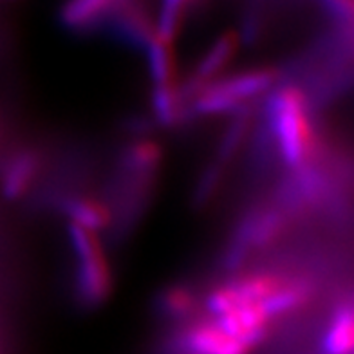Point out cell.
I'll list each match as a JSON object with an SVG mask.
<instances>
[{
    "instance_id": "1",
    "label": "cell",
    "mask_w": 354,
    "mask_h": 354,
    "mask_svg": "<svg viewBox=\"0 0 354 354\" xmlns=\"http://www.w3.org/2000/svg\"><path fill=\"white\" fill-rule=\"evenodd\" d=\"M165 150L158 141L136 140L118 159L112 199V226L120 237L129 235L149 212L163 168Z\"/></svg>"
},
{
    "instance_id": "2",
    "label": "cell",
    "mask_w": 354,
    "mask_h": 354,
    "mask_svg": "<svg viewBox=\"0 0 354 354\" xmlns=\"http://www.w3.org/2000/svg\"><path fill=\"white\" fill-rule=\"evenodd\" d=\"M266 118L268 136L288 170L320 163V138L311 114V100L302 87L284 84L273 88L266 105Z\"/></svg>"
},
{
    "instance_id": "3",
    "label": "cell",
    "mask_w": 354,
    "mask_h": 354,
    "mask_svg": "<svg viewBox=\"0 0 354 354\" xmlns=\"http://www.w3.org/2000/svg\"><path fill=\"white\" fill-rule=\"evenodd\" d=\"M280 80L282 71L268 66L221 76L188 102V118L221 116L246 111L253 107V102L279 87Z\"/></svg>"
},
{
    "instance_id": "4",
    "label": "cell",
    "mask_w": 354,
    "mask_h": 354,
    "mask_svg": "<svg viewBox=\"0 0 354 354\" xmlns=\"http://www.w3.org/2000/svg\"><path fill=\"white\" fill-rule=\"evenodd\" d=\"M67 235L75 261V300L87 311L102 308L114 291V273L100 233L67 223Z\"/></svg>"
},
{
    "instance_id": "5",
    "label": "cell",
    "mask_w": 354,
    "mask_h": 354,
    "mask_svg": "<svg viewBox=\"0 0 354 354\" xmlns=\"http://www.w3.org/2000/svg\"><path fill=\"white\" fill-rule=\"evenodd\" d=\"M293 219V214L280 205L279 201L253 206L252 210L239 221L237 228L233 230L224 252V266L228 270H237L243 266L248 257L270 246L286 232Z\"/></svg>"
},
{
    "instance_id": "6",
    "label": "cell",
    "mask_w": 354,
    "mask_h": 354,
    "mask_svg": "<svg viewBox=\"0 0 354 354\" xmlns=\"http://www.w3.org/2000/svg\"><path fill=\"white\" fill-rule=\"evenodd\" d=\"M253 120H255L253 107L233 114L232 123L217 145L214 161L203 170L199 181H197L196 194H194V203L197 206H205L208 201L214 199V196L223 185L224 174L228 172L233 159L237 158L244 143L250 140V134L253 132Z\"/></svg>"
},
{
    "instance_id": "7",
    "label": "cell",
    "mask_w": 354,
    "mask_h": 354,
    "mask_svg": "<svg viewBox=\"0 0 354 354\" xmlns=\"http://www.w3.org/2000/svg\"><path fill=\"white\" fill-rule=\"evenodd\" d=\"M181 354H250L252 347L233 338L208 315L181 324L172 340Z\"/></svg>"
},
{
    "instance_id": "8",
    "label": "cell",
    "mask_w": 354,
    "mask_h": 354,
    "mask_svg": "<svg viewBox=\"0 0 354 354\" xmlns=\"http://www.w3.org/2000/svg\"><path fill=\"white\" fill-rule=\"evenodd\" d=\"M241 35L237 31H224L219 37L215 38L212 46L206 49V53L199 58L197 66L194 67L187 80H183L181 88L185 102H190L197 93H201L206 85L214 84L215 80H219L221 76L226 75V71L230 69L235 58H237L239 51H241Z\"/></svg>"
},
{
    "instance_id": "9",
    "label": "cell",
    "mask_w": 354,
    "mask_h": 354,
    "mask_svg": "<svg viewBox=\"0 0 354 354\" xmlns=\"http://www.w3.org/2000/svg\"><path fill=\"white\" fill-rule=\"evenodd\" d=\"M102 26H109L123 42L143 51L156 35V19L141 0H118L102 20Z\"/></svg>"
},
{
    "instance_id": "10",
    "label": "cell",
    "mask_w": 354,
    "mask_h": 354,
    "mask_svg": "<svg viewBox=\"0 0 354 354\" xmlns=\"http://www.w3.org/2000/svg\"><path fill=\"white\" fill-rule=\"evenodd\" d=\"M42 170V158L35 149H20L6 159L0 174V188L6 199L17 201L31 190Z\"/></svg>"
},
{
    "instance_id": "11",
    "label": "cell",
    "mask_w": 354,
    "mask_h": 354,
    "mask_svg": "<svg viewBox=\"0 0 354 354\" xmlns=\"http://www.w3.org/2000/svg\"><path fill=\"white\" fill-rule=\"evenodd\" d=\"M56 208L67 221L91 232H103L112 226V212L109 203L88 194H66L56 199Z\"/></svg>"
},
{
    "instance_id": "12",
    "label": "cell",
    "mask_w": 354,
    "mask_h": 354,
    "mask_svg": "<svg viewBox=\"0 0 354 354\" xmlns=\"http://www.w3.org/2000/svg\"><path fill=\"white\" fill-rule=\"evenodd\" d=\"M315 293H317V284L311 277L304 273H299V275L288 273L284 284L264 302V309L273 320L288 317L295 311H302L304 308H308L315 299Z\"/></svg>"
},
{
    "instance_id": "13",
    "label": "cell",
    "mask_w": 354,
    "mask_h": 354,
    "mask_svg": "<svg viewBox=\"0 0 354 354\" xmlns=\"http://www.w3.org/2000/svg\"><path fill=\"white\" fill-rule=\"evenodd\" d=\"M161 317L176 322L177 326L187 324L192 318L199 317L203 311V295L197 289L185 282L170 284L158 295L156 300Z\"/></svg>"
},
{
    "instance_id": "14",
    "label": "cell",
    "mask_w": 354,
    "mask_h": 354,
    "mask_svg": "<svg viewBox=\"0 0 354 354\" xmlns=\"http://www.w3.org/2000/svg\"><path fill=\"white\" fill-rule=\"evenodd\" d=\"M320 345L324 354H353L354 313L351 297H345L336 304L324 329Z\"/></svg>"
},
{
    "instance_id": "15",
    "label": "cell",
    "mask_w": 354,
    "mask_h": 354,
    "mask_svg": "<svg viewBox=\"0 0 354 354\" xmlns=\"http://www.w3.org/2000/svg\"><path fill=\"white\" fill-rule=\"evenodd\" d=\"M116 2L118 0H66L60 10V20L67 29L85 31L100 26Z\"/></svg>"
},
{
    "instance_id": "16",
    "label": "cell",
    "mask_w": 354,
    "mask_h": 354,
    "mask_svg": "<svg viewBox=\"0 0 354 354\" xmlns=\"http://www.w3.org/2000/svg\"><path fill=\"white\" fill-rule=\"evenodd\" d=\"M322 2L326 6L327 13L333 15L338 28L344 29L347 35H351V31H353L354 0H322Z\"/></svg>"
}]
</instances>
